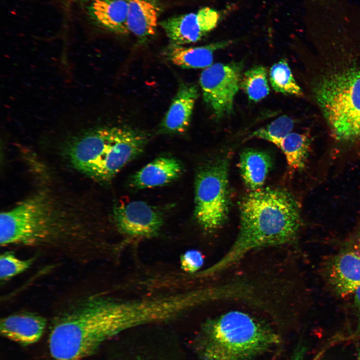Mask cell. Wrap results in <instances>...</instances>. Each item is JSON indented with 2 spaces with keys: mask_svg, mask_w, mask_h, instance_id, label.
<instances>
[{
  "mask_svg": "<svg viewBox=\"0 0 360 360\" xmlns=\"http://www.w3.org/2000/svg\"><path fill=\"white\" fill-rule=\"evenodd\" d=\"M232 42L220 41L196 47L170 44L163 53L166 59L182 68H206L212 65L214 52Z\"/></svg>",
  "mask_w": 360,
  "mask_h": 360,
  "instance_id": "obj_15",
  "label": "cell"
},
{
  "mask_svg": "<svg viewBox=\"0 0 360 360\" xmlns=\"http://www.w3.org/2000/svg\"><path fill=\"white\" fill-rule=\"evenodd\" d=\"M354 296L353 308L356 317V329L355 336L360 337V286L352 294Z\"/></svg>",
  "mask_w": 360,
  "mask_h": 360,
  "instance_id": "obj_25",
  "label": "cell"
},
{
  "mask_svg": "<svg viewBox=\"0 0 360 360\" xmlns=\"http://www.w3.org/2000/svg\"><path fill=\"white\" fill-rule=\"evenodd\" d=\"M240 230L226 254L204 271L221 272L255 248L277 246L294 240L302 226L298 204L286 190L262 188L251 190L241 200Z\"/></svg>",
  "mask_w": 360,
  "mask_h": 360,
  "instance_id": "obj_2",
  "label": "cell"
},
{
  "mask_svg": "<svg viewBox=\"0 0 360 360\" xmlns=\"http://www.w3.org/2000/svg\"><path fill=\"white\" fill-rule=\"evenodd\" d=\"M180 262L181 267L184 271L194 272L198 270L202 266L204 257L200 252L190 250L181 256Z\"/></svg>",
  "mask_w": 360,
  "mask_h": 360,
  "instance_id": "obj_24",
  "label": "cell"
},
{
  "mask_svg": "<svg viewBox=\"0 0 360 360\" xmlns=\"http://www.w3.org/2000/svg\"><path fill=\"white\" fill-rule=\"evenodd\" d=\"M317 98L334 138L360 140V69L339 70L324 78Z\"/></svg>",
  "mask_w": 360,
  "mask_h": 360,
  "instance_id": "obj_6",
  "label": "cell"
},
{
  "mask_svg": "<svg viewBox=\"0 0 360 360\" xmlns=\"http://www.w3.org/2000/svg\"><path fill=\"white\" fill-rule=\"evenodd\" d=\"M320 272L328 290L340 298L352 294L360 286V218L338 248L324 259Z\"/></svg>",
  "mask_w": 360,
  "mask_h": 360,
  "instance_id": "obj_8",
  "label": "cell"
},
{
  "mask_svg": "<svg viewBox=\"0 0 360 360\" xmlns=\"http://www.w3.org/2000/svg\"><path fill=\"white\" fill-rule=\"evenodd\" d=\"M144 132L124 127H100L73 140L68 156L78 171L96 181L108 182L144 152Z\"/></svg>",
  "mask_w": 360,
  "mask_h": 360,
  "instance_id": "obj_4",
  "label": "cell"
},
{
  "mask_svg": "<svg viewBox=\"0 0 360 360\" xmlns=\"http://www.w3.org/2000/svg\"><path fill=\"white\" fill-rule=\"evenodd\" d=\"M35 257L19 258L12 250H6L0 256V280L4 283L28 270L32 264Z\"/></svg>",
  "mask_w": 360,
  "mask_h": 360,
  "instance_id": "obj_23",
  "label": "cell"
},
{
  "mask_svg": "<svg viewBox=\"0 0 360 360\" xmlns=\"http://www.w3.org/2000/svg\"><path fill=\"white\" fill-rule=\"evenodd\" d=\"M240 88L252 101L258 102L266 96L270 88L266 68L258 66L246 70L242 76Z\"/></svg>",
  "mask_w": 360,
  "mask_h": 360,
  "instance_id": "obj_20",
  "label": "cell"
},
{
  "mask_svg": "<svg viewBox=\"0 0 360 360\" xmlns=\"http://www.w3.org/2000/svg\"><path fill=\"white\" fill-rule=\"evenodd\" d=\"M238 166L245 186L250 191L254 190L262 187L272 168V160L266 152L248 148L240 153Z\"/></svg>",
  "mask_w": 360,
  "mask_h": 360,
  "instance_id": "obj_18",
  "label": "cell"
},
{
  "mask_svg": "<svg viewBox=\"0 0 360 360\" xmlns=\"http://www.w3.org/2000/svg\"><path fill=\"white\" fill-rule=\"evenodd\" d=\"M270 80L273 89L276 92L300 96L302 91L296 84L285 60L274 64L270 70Z\"/></svg>",
  "mask_w": 360,
  "mask_h": 360,
  "instance_id": "obj_21",
  "label": "cell"
},
{
  "mask_svg": "<svg viewBox=\"0 0 360 360\" xmlns=\"http://www.w3.org/2000/svg\"><path fill=\"white\" fill-rule=\"evenodd\" d=\"M356 360H360V348L358 350Z\"/></svg>",
  "mask_w": 360,
  "mask_h": 360,
  "instance_id": "obj_27",
  "label": "cell"
},
{
  "mask_svg": "<svg viewBox=\"0 0 360 360\" xmlns=\"http://www.w3.org/2000/svg\"><path fill=\"white\" fill-rule=\"evenodd\" d=\"M304 352L302 350H300L298 352H296L294 356L292 357V360H304ZM314 360H316V359Z\"/></svg>",
  "mask_w": 360,
  "mask_h": 360,
  "instance_id": "obj_26",
  "label": "cell"
},
{
  "mask_svg": "<svg viewBox=\"0 0 360 360\" xmlns=\"http://www.w3.org/2000/svg\"><path fill=\"white\" fill-rule=\"evenodd\" d=\"M58 308L48 338L54 360H82L124 330L119 301L101 294L74 298Z\"/></svg>",
  "mask_w": 360,
  "mask_h": 360,
  "instance_id": "obj_3",
  "label": "cell"
},
{
  "mask_svg": "<svg viewBox=\"0 0 360 360\" xmlns=\"http://www.w3.org/2000/svg\"><path fill=\"white\" fill-rule=\"evenodd\" d=\"M294 126V122L291 118L282 116L266 126L256 130L249 138L268 141L279 148L282 140L291 132Z\"/></svg>",
  "mask_w": 360,
  "mask_h": 360,
  "instance_id": "obj_22",
  "label": "cell"
},
{
  "mask_svg": "<svg viewBox=\"0 0 360 360\" xmlns=\"http://www.w3.org/2000/svg\"><path fill=\"white\" fill-rule=\"evenodd\" d=\"M220 19V12L208 6L195 12L171 16L160 24L170 44L182 45L200 40L213 30Z\"/></svg>",
  "mask_w": 360,
  "mask_h": 360,
  "instance_id": "obj_10",
  "label": "cell"
},
{
  "mask_svg": "<svg viewBox=\"0 0 360 360\" xmlns=\"http://www.w3.org/2000/svg\"><path fill=\"white\" fill-rule=\"evenodd\" d=\"M46 324V318L36 312H19L0 320V333L11 340L28 345L40 340Z\"/></svg>",
  "mask_w": 360,
  "mask_h": 360,
  "instance_id": "obj_13",
  "label": "cell"
},
{
  "mask_svg": "<svg viewBox=\"0 0 360 360\" xmlns=\"http://www.w3.org/2000/svg\"><path fill=\"white\" fill-rule=\"evenodd\" d=\"M127 26L141 43L144 42L156 32L158 10L150 0H127Z\"/></svg>",
  "mask_w": 360,
  "mask_h": 360,
  "instance_id": "obj_17",
  "label": "cell"
},
{
  "mask_svg": "<svg viewBox=\"0 0 360 360\" xmlns=\"http://www.w3.org/2000/svg\"><path fill=\"white\" fill-rule=\"evenodd\" d=\"M242 68L240 62L216 63L200 74L204 100L216 118L232 112L234 96L240 88Z\"/></svg>",
  "mask_w": 360,
  "mask_h": 360,
  "instance_id": "obj_9",
  "label": "cell"
},
{
  "mask_svg": "<svg viewBox=\"0 0 360 360\" xmlns=\"http://www.w3.org/2000/svg\"><path fill=\"white\" fill-rule=\"evenodd\" d=\"M100 240L92 218L68 212L48 193L36 194L0 216V244L86 264Z\"/></svg>",
  "mask_w": 360,
  "mask_h": 360,
  "instance_id": "obj_1",
  "label": "cell"
},
{
  "mask_svg": "<svg viewBox=\"0 0 360 360\" xmlns=\"http://www.w3.org/2000/svg\"><path fill=\"white\" fill-rule=\"evenodd\" d=\"M182 172V165L175 158L159 157L136 172L130 185L136 189L162 186L178 178Z\"/></svg>",
  "mask_w": 360,
  "mask_h": 360,
  "instance_id": "obj_14",
  "label": "cell"
},
{
  "mask_svg": "<svg viewBox=\"0 0 360 360\" xmlns=\"http://www.w3.org/2000/svg\"><path fill=\"white\" fill-rule=\"evenodd\" d=\"M280 342V337L249 314L232 311L206 324L199 342L202 360H253Z\"/></svg>",
  "mask_w": 360,
  "mask_h": 360,
  "instance_id": "obj_5",
  "label": "cell"
},
{
  "mask_svg": "<svg viewBox=\"0 0 360 360\" xmlns=\"http://www.w3.org/2000/svg\"><path fill=\"white\" fill-rule=\"evenodd\" d=\"M198 96L195 84H180L176 94L164 115L159 131L163 134H182L188 129Z\"/></svg>",
  "mask_w": 360,
  "mask_h": 360,
  "instance_id": "obj_12",
  "label": "cell"
},
{
  "mask_svg": "<svg viewBox=\"0 0 360 360\" xmlns=\"http://www.w3.org/2000/svg\"><path fill=\"white\" fill-rule=\"evenodd\" d=\"M113 219L120 232L142 238L156 236L164 222L163 216L158 210L139 200L116 205L113 208Z\"/></svg>",
  "mask_w": 360,
  "mask_h": 360,
  "instance_id": "obj_11",
  "label": "cell"
},
{
  "mask_svg": "<svg viewBox=\"0 0 360 360\" xmlns=\"http://www.w3.org/2000/svg\"><path fill=\"white\" fill-rule=\"evenodd\" d=\"M311 140L304 134L290 132L282 141L280 148L283 152L288 168L294 171L305 167L310 148Z\"/></svg>",
  "mask_w": 360,
  "mask_h": 360,
  "instance_id": "obj_19",
  "label": "cell"
},
{
  "mask_svg": "<svg viewBox=\"0 0 360 360\" xmlns=\"http://www.w3.org/2000/svg\"><path fill=\"white\" fill-rule=\"evenodd\" d=\"M87 8L90 18L100 26L119 34L129 32L127 0H92Z\"/></svg>",
  "mask_w": 360,
  "mask_h": 360,
  "instance_id": "obj_16",
  "label": "cell"
},
{
  "mask_svg": "<svg viewBox=\"0 0 360 360\" xmlns=\"http://www.w3.org/2000/svg\"><path fill=\"white\" fill-rule=\"evenodd\" d=\"M229 160L222 156L202 167L194 182V216L204 230H215L226 222L229 212Z\"/></svg>",
  "mask_w": 360,
  "mask_h": 360,
  "instance_id": "obj_7",
  "label": "cell"
}]
</instances>
